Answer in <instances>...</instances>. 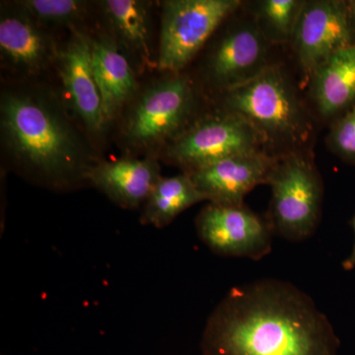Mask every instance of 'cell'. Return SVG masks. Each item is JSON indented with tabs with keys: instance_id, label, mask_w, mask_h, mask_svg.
<instances>
[{
	"instance_id": "6da1fadb",
	"label": "cell",
	"mask_w": 355,
	"mask_h": 355,
	"mask_svg": "<svg viewBox=\"0 0 355 355\" xmlns=\"http://www.w3.org/2000/svg\"><path fill=\"white\" fill-rule=\"evenodd\" d=\"M340 342L313 299L284 280L233 287L203 330L202 355H338Z\"/></svg>"
},
{
	"instance_id": "7a4b0ae2",
	"label": "cell",
	"mask_w": 355,
	"mask_h": 355,
	"mask_svg": "<svg viewBox=\"0 0 355 355\" xmlns=\"http://www.w3.org/2000/svg\"><path fill=\"white\" fill-rule=\"evenodd\" d=\"M0 137L14 171L51 191L89 184V171L101 160L58 91L40 81L1 89Z\"/></svg>"
},
{
	"instance_id": "3957f363",
	"label": "cell",
	"mask_w": 355,
	"mask_h": 355,
	"mask_svg": "<svg viewBox=\"0 0 355 355\" xmlns=\"http://www.w3.org/2000/svg\"><path fill=\"white\" fill-rule=\"evenodd\" d=\"M218 107L246 119L279 156L304 153L312 121L295 86L280 65L270 64L252 80L217 96Z\"/></svg>"
},
{
	"instance_id": "277c9868",
	"label": "cell",
	"mask_w": 355,
	"mask_h": 355,
	"mask_svg": "<svg viewBox=\"0 0 355 355\" xmlns=\"http://www.w3.org/2000/svg\"><path fill=\"white\" fill-rule=\"evenodd\" d=\"M164 74L140 86L119 119V141L128 155L158 158L200 114L195 81L183 72Z\"/></svg>"
},
{
	"instance_id": "5b68a950",
	"label": "cell",
	"mask_w": 355,
	"mask_h": 355,
	"mask_svg": "<svg viewBox=\"0 0 355 355\" xmlns=\"http://www.w3.org/2000/svg\"><path fill=\"white\" fill-rule=\"evenodd\" d=\"M268 184L272 200L266 219L273 235L291 242L314 235L321 219L324 186L305 153L279 156Z\"/></svg>"
},
{
	"instance_id": "8992f818",
	"label": "cell",
	"mask_w": 355,
	"mask_h": 355,
	"mask_svg": "<svg viewBox=\"0 0 355 355\" xmlns=\"http://www.w3.org/2000/svg\"><path fill=\"white\" fill-rule=\"evenodd\" d=\"M270 153L260 132L240 114L220 107L200 114L159 158L191 173L240 154Z\"/></svg>"
},
{
	"instance_id": "52a82bcc",
	"label": "cell",
	"mask_w": 355,
	"mask_h": 355,
	"mask_svg": "<svg viewBox=\"0 0 355 355\" xmlns=\"http://www.w3.org/2000/svg\"><path fill=\"white\" fill-rule=\"evenodd\" d=\"M241 6L239 0H165L161 2L157 69L181 73L217 30Z\"/></svg>"
},
{
	"instance_id": "ba28073f",
	"label": "cell",
	"mask_w": 355,
	"mask_h": 355,
	"mask_svg": "<svg viewBox=\"0 0 355 355\" xmlns=\"http://www.w3.org/2000/svg\"><path fill=\"white\" fill-rule=\"evenodd\" d=\"M225 23L207 44L198 67L203 86L217 96L252 80L270 65L272 44L254 19Z\"/></svg>"
},
{
	"instance_id": "9c48e42d",
	"label": "cell",
	"mask_w": 355,
	"mask_h": 355,
	"mask_svg": "<svg viewBox=\"0 0 355 355\" xmlns=\"http://www.w3.org/2000/svg\"><path fill=\"white\" fill-rule=\"evenodd\" d=\"M55 71L65 107L93 146H99L107 130L103 119L102 98L93 72L90 30H70L60 44Z\"/></svg>"
},
{
	"instance_id": "30bf717a",
	"label": "cell",
	"mask_w": 355,
	"mask_h": 355,
	"mask_svg": "<svg viewBox=\"0 0 355 355\" xmlns=\"http://www.w3.org/2000/svg\"><path fill=\"white\" fill-rule=\"evenodd\" d=\"M60 46L53 31L37 22L17 2H2L0 62L10 83H37L55 70Z\"/></svg>"
},
{
	"instance_id": "8fae6325",
	"label": "cell",
	"mask_w": 355,
	"mask_h": 355,
	"mask_svg": "<svg viewBox=\"0 0 355 355\" xmlns=\"http://www.w3.org/2000/svg\"><path fill=\"white\" fill-rule=\"evenodd\" d=\"M195 224L200 240L219 256L259 261L272 252L273 232L268 219L244 203L209 202Z\"/></svg>"
},
{
	"instance_id": "7c38bea8",
	"label": "cell",
	"mask_w": 355,
	"mask_h": 355,
	"mask_svg": "<svg viewBox=\"0 0 355 355\" xmlns=\"http://www.w3.org/2000/svg\"><path fill=\"white\" fill-rule=\"evenodd\" d=\"M308 74L336 51L355 44L354 1H305L291 42Z\"/></svg>"
},
{
	"instance_id": "4fadbf2b",
	"label": "cell",
	"mask_w": 355,
	"mask_h": 355,
	"mask_svg": "<svg viewBox=\"0 0 355 355\" xmlns=\"http://www.w3.org/2000/svg\"><path fill=\"white\" fill-rule=\"evenodd\" d=\"M153 1L102 0L95 2L101 29L127 55L137 73L157 69L153 48Z\"/></svg>"
},
{
	"instance_id": "5bb4252c",
	"label": "cell",
	"mask_w": 355,
	"mask_h": 355,
	"mask_svg": "<svg viewBox=\"0 0 355 355\" xmlns=\"http://www.w3.org/2000/svg\"><path fill=\"white\" fill-rule=\"evenodd\" d=\"M279 156L240 154L189 173L207 202L239 205L259 184H268Z\"/></svg>"
},
{
	"instance_id": "9a60e30c",
	"label": "cell",
	"mask_w": 355,
	"mask_h": 355,
	"mask_svg": "<svg viewBox=\"0 0 355 355\" xmlns=\"http://www.w3.org/2000/svg\"><path fill=\"white\" fill-rule=\"evenodd\" d=\"M92 67L102 98L105 128L121 118L125 108L139 92L137 73L127 55L113 39L100 28L91 32Z\"/></svg>"
},
{
	"instance_id": "2e32d148",
	"label": "cell",
	"mask_w": 355,
	"mask_h": 355,
	"mask_svg": "<svg viewBox=\"0 0 355 355\" xmlns=\"http://www.w3.org/2000/svg\"><path fill=\"white\" fill-rule=\"evenodd\" d=\"M158 158L127 155L99 160L88 173V184L125 209L142 207L161 179Z\"/></svg>"
},
{
	"instance_id": "e0dca14e",
	"label": "cell",
	"mask_w": 355,
	"mask_h": 355,
	"mask_svg": "<svg viewBox=\"0 0 355 355\" xmlns=\"http://www.w3.org/2000/svg\"><path fill=\"white\" fill-rule=\"evenodd\" d=\"M310 94L324 118L355 106V44L336 51L310 74Z\"/></svg>"
},
{
	"instance_id": "ac0fdd59",
	"label": "cell",
	"mask_w": 355,
	"mask_h": 355,
	"mask_svg": "<svg viewBox=\"0 0 355 355\" xmlns=\"http://www.w3.org/2000/svg\"><path fill=\"white\" fill-rule=\"evenodd\" d=\"M200 202H207L189 173L162 177L142 207L144 225L164 228L178 216Z\"/></svg>"
},
{
	"instance_id": "d6986e66",
	"label": "cell",
	"mask_w": 355,
	"mask_h": 355,
	"mask_svg": "<svg viewBox=\"0 0 355 355\" xmlns=\"http://www.w3.org/2000/svg\"><path fill=\"white\" fill-rule=\"evenodd\" d=\"M18 4L46 29L88 28L95 2L83 0H17Z\"/></svg>"
},
{
	"instance_id": "ffe728a7",
	"label": "cell",
	"mask_w": 355,
	"mask_h": 355,
	"mask_svg": "<svg viewBox=\"0 0 355 355\" xmlns=\"http://www.w3.org/2000/svg\"><path fill=\"white\" fill-rule=\"evenodd\" d=\"M302 0H261L254 4L253 19L270 44L291 43Z\"/></svg>"
},
{
	"instance_id": "44dd1931",
	"label": "cell",
	"mask_w": 355,
	"mask_h": 355,
	"mask_svg": "<svg viewBox=\"0 0 355 355\" xmlns=\"http://www.w3.org/2000/svg\"><path fill=\"white\" fill-rule=\"evenodd\" d=\"M327 144L343 161L355 165V106L336 119Z\"/></svg>"
},
{
	"instance_id": "7402d4cb",
	"label": "cell",
	"mask_w": 355,
	"mask_h": 355,
	"mask_svg": "<svg viewBox=\"0 0 355 355\" xmlns=\"http://www.w3.org/2000/svg\"><path fill=\"white\" fill-rule=\"evenodd\" d=\"M352 228L354 230V236H355V214L354 217H352ZM343 268L347 272H349V270H354L355 268V239H354V248H352V253H350L349 256L345 259V261H343L342 263Z\"/></svg>"
},
{
	"instance_id": "603a6c76",
	"label": "cell",
	"mask_w": 355,
	"mask_h": 355,
	"mask_svg": "<svg viewBox=\"0 0 355 355\" xmlns=\"http://www.w3.org/2000/svg\"><path fill=\"white\" fill-rule=\"evenodd\" d=\"M354 10H355V1H354Z\"/></svg>"
}]
</instances>
